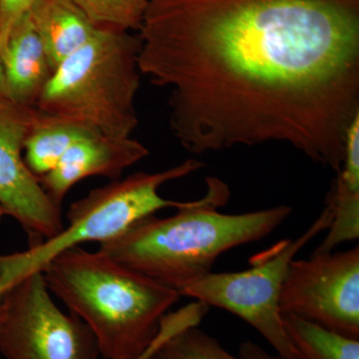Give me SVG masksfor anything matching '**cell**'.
Instances as JSON below:
<instances>
[{"label":"cell","instance_id":"21","mask_svg":"<svg viewBox=\"0 0 359 359\" xmlns=\"http://www.w3.org/2000/svg\"><path fill=\"white\" fill-rule=\"evenodd\" d=\"M0 96H6V79H4V63L0 56Z\"/></svg>","mask_w":359,"mask_h":359},{"label":"cell","instance_id":"7","mask_svg":"<svg viewBox=\"0 0 359 359\" xmlns=\"http://www.w3.org/2000/svg\"><path fill=\"white\" fill-rule=\"evenodd\" d=\"M42 271L0 294V353L6 359H98L86 325L52 299Z\"/></svg>","mask_w":359,"mask_h":359},{"label":"cell","instance_id":"3","mask_svg":"<svg viewBox=\"0 0 359 359\" xmlns=\"http://www.w3.org/2000/svg\"><path fill=\"white\" fill-rule=\"evenodd\" d=\"M47 287L83 321L104 359H135L181 294L102 252L72 248L42 269Z\"/></svg>","mask_w":359,"mask_h":359},{"label":"cell","instance_id":"22","mask_svg":"<svg viewBox=\"0 0 359 359\" xmlns=\"http://www.w3.org/2000/svg\"><path fill=\"white\" fill-rule=\"evenodd\" d=\"M4 216H7L6 212L4 211V208H2V205H0V221H1V219L4 218Z\"/></svg>","mask_w":359,"mask_h":359},{"label":"cell","instance_id":"9","mask_svg":"<svg viewBox=\"0 0 359 359\" xmlns=\"http://www.w3.org/2000/svg\"><path fill=\"white\" fill-rule=\"evenodd\" d=\"M40 117L35 107L0 96V205L22 226L29 247L55 237L65 229L60 205L26 166L25 142Z\"/></svg>","mask_w":359,"mask_h":359},{"label":"cell","instance_id":"18","mask_svg":"<svg viewBox=\"0 0 359 359\" xmlns=\"http://www.w3.org/2000/svg\"><path fill=\"white\" fill-rule=\"evenodd\" d=\"M208 311L209 308L205 304L195 302L177 311L168 313L161 323L160 330L154 341L143 353L135 359H150L151 356L154 355L160 347L175 334H179L186 328L198 327Z\"/></svg>","mask_w":359,"mask_h":359},{"label":"cell","instance_id":"10","mask_svg":"<svg viewBox=\"0 0 359 359\" xmlns=\"http://www.w3.org/2000/svg\"><path fill=\"white\" fill-rule=\"evenodd\" d=\"M148 155L147 147L132 137L89 135L77 141L57 166L39 179L40 184L51 200L61 205L70 189L81 180L98 176L115 181Z\"/></svg>","mask_w":359,"mask_h":359},{"label":"cell","instance_id":"19","mask_svg":"<svg viewBox=\"0 0 359 359\" xmlns=\"http://www.w3.org/2000/svg\"><path fill=\"white\" fill-rule=\"evenodd\" d=\"M35 0H0V56L6 49L9 33L32 8Z\"/></svg>","mask_w":359,"mask_h":359},{"label":"cell","instance_id":"5","mask_svg":"<svg viewBox=\"0 0 359 359\" xmlns=\"http://www.w3.org/2000/svg\"><path fill=\"white\" fill-rule=\"evenodd\" d=\"M203 167L195 159L156 173L137 172L90 191L70 205L62 231L23 252L0 255V294L23 276L42 271L52 259L85 243L102 244L161 210L181 209L191 201L168 200L159 191L165 184L185 178Z\"/></svg>","mask_w":359,"mask_h":359},{"label":"cell","instance_id":"12","mask_svg":"<svg viewBox=\"0 0 359 359\" xmlns=\"http://www.w3.org/2000/svg\"><path fill=\"white\" fill-rule=\"evenodd\" d=\"M328 193L332 221L327 237L313 255L332 252L339 245L359 237V115L347 128L344 157Z\"/></svg>","mask_w":359,"mask_h":359},{"label":"cell","instance_id":"20","mask_svg":"<svg viewBox=\"0 0 359 359\" xmlns=\"http://www.w3.org/2000/svg\"><path fill=\"white\" fill-rule=\"evenodd\" d=\"M240 359H285L278 354L266 353L261 346L254 342L245 341L240 347Z\"/></svg>","mask_w":359,"mask_h":359},{"label":"cell","instance_id":"11","mask_svg":"<svg viewBox=\"0 0 359 359\" xmlns=\"http://www.w3.org/2000/svg\"><path fill=\"white\" fill-rule=\"evenodd\" d=\"M1 59L6 98L35 107L54 69L28 13L9 33Z\"/></svg>","mask_w":359,"mask_h":359},{"label":"cell","instance_id":"16","mask_svg":"<svg viewBox=\"0 0 359 359\" xmlns=\"http://www.w3.org/2000/svg\"><path fill=\"white\" fill-rule=\"evenodd\" d=\"M101 28L139 32L149 0H72Z\"/></svg>","mask_w":359,"mask_h":359},{"label":"cell","instance_id":"8","mask_svg":"<svg viewBox=\"0 0 359 359\" xmlns=\"http://www.w3.org/2000/svg\"><path fill=\"white\" fill-rule=\"evenodd\" d=\"M280 308L337 334L359 339V247L294 259Z\"/></svg>","mask_w":359,"mask_h":359},{"label":"cell","instance_id":"15","mask_svg":"<svg viewBox=\"0 0 359 359\" xmlns=\"http://www.w3.org/2000/svg\"><path fill=\"white\" fill-rule=\"evenodd\" d=\"M283 323L301 359H359V339L321 327L292 314Z\"/></svg>","mask_w":359,"mask_h":359},{"label":"cell","instance_id":"4","mask_svg":"<svg viewBox=\"0 0 359 359\" xmlns=\"http://www.w3.org/2000/svg\"><path fill=\"white\" fill-rule=\"evenodd\" d=\"M139 49L131 32L101 28L54 70L35 108L95 134L132 137L139 123Z\"/></svg>","mask_w":359,"mask_h":359},{"label":"cell","instance_id":"23","mask_svg":"<svg viewBox=\"0 0 359 359\" xmlns=\"http://www.w3.org/2000/svg\"><path fill=\"white\" fill-rule=\"evenodd\" d=\"M150 359H161V358H160V356H159V355H158V353H156L154 354V355L151 356Z\"/></svg>","mask_w":359,"mask_h":359},{"label":"cell","instance_id":"17","mask_svg":"<svg viewBox=\"0 0 359 359\" xmlns=\"http://www.w3.org/2000/svg\"><path fill=\"white\" fill-rule=\"evenodd\" d=\"M157 353L161 359H240L229 353L218 340L198 327H188L175 334Z\"/></svg>","mask_w":359,"mask_h":359},{"label":"cell","instance_id":"14","mask_svg":"<svg viewBox=\"0 0 359 359\" xmlns=\"http://www.w3.org/2000/svg\"><path fill=\"white\" fill-rule=\"evenodd\" d=\"M90 130L40 113V117L25 145L26 166L36 178L54 169L65 153L77 141L89 135Z\"/></svg>","mask_w":359,"mask_h":359},{"label":"cell","instance_id":"2","mask_svg":"<svg viewBox=\"0 0 359 359\" xmlns=\"http://www.w3.org/2000/svg\"><path fill=\"white\" fill-rule=\"evenodd\" d=\"M207 192L168 218L155 215L136 222L99 252L117 263L178 290L211 273L222 255L257 242L282 226L292 214L280 205L244 214L218 211L230 199L224 182L205 179Z\"/></svg>","mask_w":359,"mask_h":359},{"label":"cell","instance_id":"13","mask_svg":"<svg viewBox=\"0 0 359 359\" xmlns=\"http://www.w3.org/2000/svg\"><path fill=\"white\" fill-rule=\"evenodd\" d=\"M28 14L54 70L101 29L72 0H35Z\"/></svg>","mask_w":359,"mask_h":359},{"label":"cell","instance_id":"6","mask_svg":"<svg viewBox=\"0 0 359 359\" xmlns=\"http://www.w3.org/2000/svg\"><path fill=\"white\" fill-rule=\"evenodd\" d=\"M332 221V205L325 201L320 216L299 238L278 243L245 271H211L187 285L180 294L193 297L209 308L230 311L259 332L276 354L285 359H301L283 327L280 292L295 256L313 238L327 231Z\"/></svg>","mask_w":359,"mask_h":359},{"label":"cell","instance_id":"1","mask_svg":"<svg viewBox=\"0 0 359 359\" xmlns=\"http://www.w3.org/2000/svg\"><path fill=\"white\" fill-rule=\"evenodd\" d=\"M138 37L189 152L280 142L339 171L359 115V0H149Z\"/></svg>","mask_w":359,"mask_h":359}]
</instances>
